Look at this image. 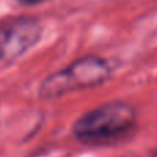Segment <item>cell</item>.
I'll list each match as a JSON object with an SVG mask.
<instances>
[{
	"instance_id": "6da1fadb",
	"label": "cell",
	"mask_w": 157,
	"mask_h": 157,
	"mask_svg": "<svg viewBox=\"0 0 157 157\" xmlns=\"http://www.w3.org/2000/svg\"><path fill=\"white\" fill-rule=\"evenodd\" d=\"M138 116L132 105L123 101L108 102L80 116L72 134L87 146H112L134 135Z\"/></svg>"
},
{
	"instance_id": "7a4b0ae2",
	"label": "cell",
	"mask_w": 157,
	"mask_h": 157,
	"mask_svg": "<svg viewBox=\"0 0 157 157\" xmlns=\"http://www.w3.org/2000/svg\"><path fill=\"white\" fill-rule=\"evenodd\" d=\"M112 75V66L105 58L84 55L66 68L50 75L41 81L39 95L43 99H54L71 92L92 88L103 84Z\"/></svg>"
},
{
	"instance_id": "3957f363",
	"label": "cell",
	"mask_w": 157,
	"mask_h": 157,
	"mask_svg": "<svg viewBox=\"0 0 157 157\" xmlns=\"http://www.w3.org/2000/svg\"><path fill=\"white\" fill-rule=\"evenodd\" d=\"M41 25L36 18L21 17L0 25V61L22 57L41 37Z\"/></svg>"
},
{
	"instance_id": "277c9868",
	"label": "cell",
	"mask_w": 157,
	"mask_h": 157,
	"mask_svg": "<svg viewBox=\"0 0 157 157\" xmlns=\"http://www.w3.org/2000/svg\"><path fill=\"white\" fill-rule=\"evenodd\" d=\"M17 2H19L21 4H24V6H36V4L46 3V2H48V0H17Z\"/></svg>"
},
{
	"instance_id": "5b68a950",
	"label": "cell",
	"mask_w": 157,
	"mask_h": 157,
	"mask_svg": "<svg viewBox=\"0 0 157 157\" xmlns=\"http://www.w3.org/2000/svg\"><path fill=\"white\" fill-rule=\"evenodd\" d=\"M150 157H157V150H156V152H155V153H153V155H152V156H150Z\"/></svg>"
}]
</instances>
